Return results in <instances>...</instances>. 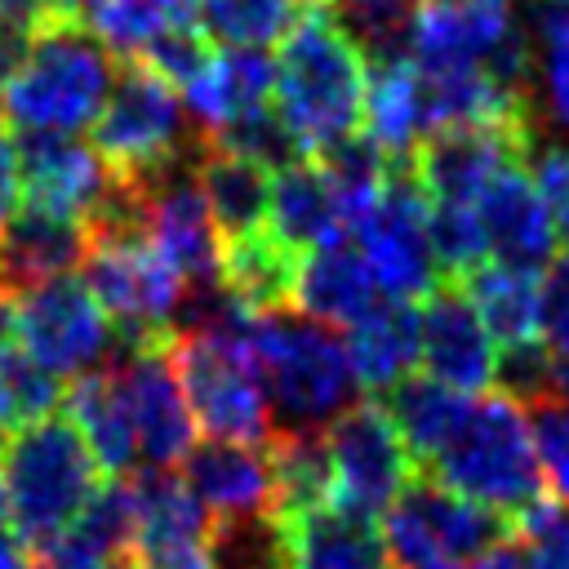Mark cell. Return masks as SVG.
I'll return each mask as SVG.
<instances>
[{
	"label": "cell",
	"instance_id": "obj_1",
	"mask_svg": "<svg viewBox=\"0 0 569 569\" xmlns=\"http://www.w3.org/2000/svg\"><path fill=\"white\" fill-rule=\"evenodd\" d=\"M249 356L267 396L276 436H325L360 400V382L338 329L302 316L298 307L253 311Z\"/></svg>",
	"mask_w": 569,
	"mask_h": 569
},
{
	"label": "cell",
	"instance_id": "obj_2",
	"mask_svg": "<svg viewBox=\"0 0 569 569\" xmlns=\"http://www.w3.org/2000/svg\"><path fill=\"white\" fill-rule=\"evenodd\" d=\"M4 529L36 560L44 556L98 489V462L67 413H49L0 440Z\"/></svg>",
	"mask_w": 569,
	"mask_h": 569
},
{
	"label": "cell",
	"instance_id": "obj_3",
	"mask_svg": "<svg viewBox=\"0 0 569 569\" xmlns=\"http://www.w3.org/2000/svg\"><path fill=\"white\" fill-rule=\"evenodd\" d=\"M422 476L440 480L445 489H453L516 525H525L538 507L551 502L529 413L520 400H511L502 391L471 396L462 427L436 453V462L422 467Z\"/></svg>",
	"mask_w": 569,
	"mask_h": 569
},
{
	"label": "cell",
	"instance_id": "obj_4",
	"mask_svg": "<svg viewBox=\"0 0 569 569\" xmlns=\"http://www.w3.org/2000/svg\"><path fill=\"white\" fill-rule=\"evenodd\" d=\"M120 58L76 18L49 22L27 62L0 84V116L13 133H80L93 129Z\"/></svg>",
	"mask_w": 569,
	"mask_h": 569
},
{
	"label": "cell",
	"instance_id": "obj_5",
	"mask_svg": "<svg viewBox=\"0 0 569 569\" xmlns=\"http://www.w3.org/2000/svg\"><path fill=\"white\" fill-rule=\"evenodd\" d=\"M365 71L356 44L307 4L276 53V107L311 156L365 124Z\"/></svg>",
	"mask_w": 569,
	"mask_h": 569
},
{
	"label": "cell",
	"instance_id": "obj_6",
	"mask_svg": "<svg viewBox=\"0 0 569 569\" xmlns=\"http://www.w3.org/2000/svg\"><path fill=\"white\" fill-rule=\"evenodd\" d=\"M516 533V520L445 489L422 471L382 516V542L396 569H467Z\"/></svg>",
	"mask_w": 569,
	"mask_h": 569
},
{
	"label": "cell",
	"instance_id": "obj_7",
	"mask_svg": "<svg viewBox=\"0 0 569 569\" xmlns=\"http://www.w3.org/2000/svg\"><path fill=\"white\" fill-rule=\"evenodd\" d=\"M204 133L191 124L182 93L142 62H120L116 84L93 120V151L124 178L191 156Z\"/></svg>",
	"mask_w": 569,
	"mask_h": 569
},
{
	"label": "cell",
	"instance_id": "obj_8",
	"mask_svg": "<svg viewBox=\"0 0 569 569\" xmlns=\"http://www.w3.org/2000/svg\"><path fill=\"white\" fill-rule=\"evenodd\" d=\"M107 320L116 325L120 347L160 342L173 333V316L182 302L178 271L156 253L147 231H107L89 236V253L76 271Z\"/></svg>",
	"mask_w": 569,
	"mask_h": 569
},
{
	"label": "cell",
	"instance_id": "obj_9",
	"mask_svg": "<svg viewBox=\"0 0 569 569\" xmlns=\"http://www.w3.org/2000/svg\"><path fill=\"white\" fill-rule=\"evenodd\" d=\"M431 200L413 173V156H396L378 200L347 227V240L360 249L378 289L391 302H418L440 284V267L427 236Z\"/></svg>",
	"mask_w": 569,
	"mask_h": 569
},
{
	"label": "cell",
	"instance_id": "obj_10",
	"mask_svg": "<svg viewBox=\"0 0 569 569\" xmlns=\"http://www.w3.org/2000/svg\"><path fill=\"white\" fill-rule=\"evenodd\" d=\"M173 373L204 440H236V445H271V413L267 396L249 356V342H222L204 333H173L169 338Z\"/></svg>",
	"mask_w": 569,
	"mask_h": 569
},
{
	"label": "cell",
	"instance_id": "obj_11",
	"mask_svg": "<svg viewBox=\"0 0 569 569\" xmlns=\"http://www.w3.org/2000/svg\"><path fill=\"white\" fill-rule=\"evenodd\" d=\"M18 347L53 378L76 382L84 373L107 369L120 351V338L89 284L71 271L18 298Z\"/></svg>",
	"mask_w": 569,
	"mask_h": 569
},
{
	"label": "cell",
	"instance_id": "obj_12",
	"mask_svg": "<svg viewBox=\"0 0 569 569\" xmlns=\"http://www.w3.org/2000/svg\"><path fill=\"white\" fill-rule=\"evenodd\" d=\"M325 453H329V476H333V502L369 520L387 516V507L418 476L409 445L400 440L396 422L373 396H360L342 418L329 422Z\"/></svg>",
	"mask_w": 569,
	"mask_h": 569
},
{
	"label": "cell",
	"instance_id": "obj_13",
	"mask_svg": "<svg viewBox=\"0 0 569 569\" xmlns=\"http://www.w3.org/2000/svg\"><path fill=\"white\" fill-rule=\"evenodd\" d=\"M107 378L116 382V396L129 413L142 467L173 471L187 458V449L196 445V418L178 387L169 338L120 347L107 365Z\"/></svg>",
	"mask_w": 569,
	"mask_h": 569
},
{
	"label": "cell",
	"instance_id": "obj_14",
	"mask_svg": "<svg viewBox=\"0 0 569 569\" xmlns=\"http://www.w3.org/2000/svg\"><path fill=\"white\" fill-rule=\"evenodd\" d=\"M18 204L93 222L116 196V169L80 133H13Z\"/></svg>",
	"mask_w": 569,
	"mask_h": 569
},
{
	"label": "cell",
	"instance_id": "obj_15",
	"mask_svg": "<svg viewBox=\"0 0 569 569\" xmlns=\"http://www.w3.org/2000/svg\"><path fill=\"white\" fill-rule=\"evenodd\" d=\"M538 129L525 120L453 124L413 147V173L431 204H476L480 191L511 164H525Z\"/></svg>",
	"mask_w": 569,
	"mask_h": 569
},
{
	"label": "cell",
	"instance_id": "obj_16",
	"mask_svg": "<svg viewBox=\"0 0 569 569\" xmlns=\"http://www.w3.org/2000/svg\"><path fill=\"white\" fill-rule=\"evenodd\" d=\"M418 333H422V373L436 382L480 396L493 387V365H498V342L489 338L485 320L476 316L467 289L458 280H440L422 302H418Z\"/></svg>",
	"mask_w": 569,
	"mask_h": 569
},
{
	"label": "cell",
	"instance_id": "obj_17",
	"mask_svg": "<svg viewBox=\"0 0 569 569\" xmlns=\"http://www.w3.org/2000/svg\"><path fill=\"white\" fill-rule=\"evenodd\" d=\"M516 13L476 0H418L405 58L422 76H485Z\"/></svg>",
	"mask_w": 569,
	"mask_h": 569
},
{
	"label": "cell",
	"instance_id": "obj_18",
	"mask_svg": "<svg viewBox=\"0 0 569 569\" xmlns=\"http://www.w3.org/2000/svg\"><path fill=\"white\" fill-rule=\"evenodd\" d=\"M182 485L200 498L213 520L280 516L276 511V467L267 445L236 440H196L178 462Z\"/></svg>",
	"mask_w": 569,
	"mask_h": 569
},
{
	"label": "cell",
	"instance_id": "obj_19",
	"mask_svg": "<svg viewBox=\"0 0 569 569\" xmlns=\"http://www.w3.org/2000/svg\"><path fill=\"white\" fill-rule=\"evenodd\" d=\"M476 222L485 231V249L489 262L511 267V271H529L538 276L551 258H556V227L551 213L529 178L525 164L502 169L476 200Z\"/></svg>",
	"mask_w": 569,
	"mask_h": 569
},
{
	"label": "cell",
	"instance_id": "obj_20",
	"mask_svg": "<svg viewBox=\"0 0 569 569\" xmlns=\"http://www.w3.org/2000/svg\"><path fill=\"white\" fill-rule=\"evenodd\" d=\"M84 253H89L84 222L18 204L0 222V293L18 302L36 284L80 271Z\"/></svg>",
	"mask_w": 569,
	"mask_h": 569
},
{
	"label": "cell",
	"instance_id": "obj_21",
	"mask_svg": "<svg viewBox=\"0 0 569 569\" xmlns=\"http://www.w3.org/2000/svg\"><path fill=\"white\" fill-rule=\"evenodd\" d=\"M382 302H387V293L378 289L373 271L365 267L360 249L347 236L298 258L289 307H298L302 316H311L329 329H351L365 316H373Z\"/></svg>",
	"mask_w": 569,
	"mask_h": 569
},
{
	"label": "cell",
	"instance_id": "obj_22",
	"mask_svg": "<svg viewBox=\"0 0 569 569\" xmlns=\"http://www.w3.org/2000/svg\"><path fill=\"white\" fill-rule=\"evenodd\" d=\"M196 182H200V196L209 204V218H213V231H218L222 249L267 231L271 173L262 164L218 147L213 138H204V147L196 156Z\"/></svg>",
	"mask_w": 569,
	"mask_h": 569
},
{
	"label": "cell",
	"instance_id": "obj_23",
	"mask_svg": "<svg viewBox=\"0 0 569 569\" xmlns=\"http://www.w3.org/2000/svg\"><path fill=\"white\" fill-rule=\"evenodd\" d=\"M276 102V58L271 49H227L213 53L209 71L182 89V107L204 138H218L231 120L253 107Z\"/></svg>",
	"mask_w": 569,
	"mask_h": 569
},
{
	"label": "cell",
	"instance_id": "obj_24",
	"mask_svg": "<svg viewBox=\"0 0 569 569\" xmlns=\"http://www.w3.org/2000/svg\"><path fill=\"white\" fill-rule=\"evenodd\" d=\"M284 533H289L293 569H387L391 565L382 525L338 502H320L284 520Z\"/></svg>",
	"mask_w": 569,
	"mask_h": 569
},
{
	"label": "cell",
	"instance_id": "obj_25",
	"mask_svg": "<svg viewBox=\"0 0 569 569\" xmlns=\"http://www.w3.org/2000/svg\"><path fill=\"white\" fill-rule=\"evenodd\" d=\"M138 538V502L129 480H102L71 529L36 556V569H102L116 556H133Z\"/></svg>",
	"mask_w": 569,
	"mask_h": 569
},
{
	"label": "cell",
	"instance_id": "obj_26",
	"mask_svg": "<svg viewBox=\"0 0 569 569\" xmlns=\"http://www.w3.org/2000/svg\"><path fill=\"white\" fill-rule=\"evenodd\" d=\"M267 236L284 244L293 258H307L320 244H333L347 236V222L338 213V200L316 169V160H298L280 173H271V209H267Z\"/></svg>",
	"mask_w": 569,
	"mask_h": 569
},
{
	"label": "cell",
	"instance_id": "obj_27",
	"mask_svg": "<svg viewBox=\"0 0 569 569\" xmlns=\"http://www.w3.org/2000/svg\"><path fill=\"white\" fill-rule=\"evenodd\" d=\"M356 382L365 396H382L387 387H396L405 373L418 369L422 356V333H418V302H382L373 316H365L360 325H351L342 333Z\"/></svg>",
	"mask_w": 569,
	"mask_h": 569
},
{
	"label": "cell",
	"instance_id": "obj_28",
	"mask_svg": "<svg viewBox=\"0 0 569 569\" xmlns=\"http://www.w3.org/2000/svg\"><path fill=\"white\" fill-rule=\"evenodd\" d=\"M373 400H382V409L396 422L400 440L409 445L418 471L436 462V453L453 440V431L462 427L467 405H471V396H462V391H453V387H445V382H436L431 373H418V369L405 373L396 387H387Z\"/></svg>",
	"mask_w": 569,
	"mask_h": 569
},
{
	"label": "cell",
	"instance_id": "obj_29",
	"mask_svg": "<svg viewBox=\"0 0 569 569\" xmlns=\"http://www.w3.org/2000/svg\"><path fill=\"white\" fill-rule=\"evenodd\" d=\"M67 418L80 427L98 471H107L111 480H129L133 471H142V458H138V440H133V427H129V413L116 396V382L107 378V369L98 373H84L67 387Z\"/></svg>",
	"mask_w": 569,
	"mask_h": 569
},
{
	"label": "cell",
	"instance_id": "obj_30",
	"mask_svg": "<svg viewBox=\"0 0 569 569\" xmlns=\"http://www.w3.org/2000/svg\"><path fill=\"white\" fill-rule=\"evenodd\" d=\"M382 151L413 156V147L427 138L422 116V76L409 58L369 62L365 71V124H360Z\"/></svg>",
	"mask_w": 569,
	"mask_h": 569
},
{
	"label": "cell",
	"instance_id": "obj_31",
	"mask_svg": "<svg viewBox=\"0 0 569 569\" xmlns=\"http://www.w3.org/2000/svg\"><path fill=\"white\" fill-rule=\"evenodd\" d=\"M525 27L533 40V116L569 138V0H529Z\"/></svg>",
	"mask_w": 569,
	"mask_h": 569
},
{
	"label": "cell",
	"instance_id": "obj_32",
	"mask_svg": "<svg viewBox=\"0 0 569 569\" xmlns=\"http://www.w3.org/2000/svg\"><path fill=\"white\" fill-rule=\"evenodd\" d=\"M458 284L467 289L476 316L485 320V329L498 347H520V342L538 338V276L485 262L471 276H462Z\"/></svg>",
	"mask_w": 569,
	"mask_h": 569
},
{
	"label": "cell",
	"instance_id": "obj_33",
	"mask_svg": "<svg viewBox=\"0 0 569 569\" xmlns=\"http://www.w3.org/2000/svg\"><path fill=\"white\" fill-rule=\"evenodd\" d=\"M80 22L116 58H138L156 36L196 27V0H84Z\"/></svg>",
	"mask_w": 569,
	"mask_h": 569
},
{
	"label": "cell",
	"instance_id": "obj_34",
	"mask_svg": "<svg viewBox=\"0 0 569 569\" xmlns=\"http://www.w3.org/2000/svg\"><path fill=\"white\" fill-rule=\"evenodd\" d=\"M311 160H316V169L325 173V182H329V191H333L338 213H342L347 227L378 200V191L387 187L391 164H396V156L382 151L365 129H356V133H347V138H338V142H329V147H320Z\"/></svg>",
	"mask_w": 569,
	"mask_h": 569
},
{
	"label": "cell",
	"instance_id": "obj_35",
	"mask_svg": "<svg viewBox=\"0 0 569 569\" xmlns=\"http://www.w3.org/2000/svg\"><path fill=\"white\" fill-rule=\"evenodd\" d=\"M302 13V0H196V27L218 49H271Z\"/></svg>",
	"mask_w": 569,
	"mask_h": 569
},
{
	"label": "cell",
	"instance_id": "obj_36",
	"mask_svg": "<svg viewBox=\"0 0 569 569\" xmlns=\"http://www.w3.org/2000/svg\"><path fill=\"white\" fill-rule=\"evenodd\" d=\"M293 276H298V258L276 244L267 231L240 244L222 249V284L249 307V311H271V307H289L293 298Z\"/></svg>",
	"mask_w": 569,
	"mask_h": 569
},
{
	"label": "cell",
	"instance_id": "obj_37",
	"mask_svg": "<svg viewBox=\"0 0 569 569\" xmlns=\"http://www.w3.org/2000/svg\"><path fill=\"white\" fill-rule=\"evenodd\" d=\"M320 9L365 62H387L405 58L418 0H320Z\"/></svg>",
	"mask_w": 569,
	"mask_h": 569
},
{
	"label": "cell",
	"instance_id": "obj_38",
	"mask_svg": "<svg viewBox=\"0 0 569 569\" xmlns=\"http://www.w3.org/2000/svg\"><path fill=\"white\" fill-rule=\"evenodd\" d=\"M67 400L62 378H53L44 365H36L22 347H0V431H22Z\"/></svg>",
	"mask_w": 569,
	"mask_h": 569
},
{
	"label": "cell",
	"instance_id": "obj_39",
	"mask_svg": "<svg viewBox=\"0 0 569 569\" xmlns=\"http://www.w3.org/2000/svg\"><path fill=\"white\" fill-rule=\"evenodd\" d=\"M213 142L227 147V151H236V156H244V160H253V164H262L267 173H280V169H289V164H298V160H311V151H307L302 138L289 129V120L280 116L276 102L244 111V116L231 120Z\"/></svg>",
	"mask_w": 569,
	"mask_h": 569
},
{
	"label": "cell",
	"instance_id": "obj_40",
	"mask_svg": "<svg viewBox=\"0 0 569 569\" xmlns=\"http://www.w3.org/2000/svg\"><path fill=\"white\" fill-rule=\"evenodd\" d=\"M427 236H431L440 280H462V276H471L476 267L489 262L485 231L476 222V204H431Z\"/></svg>",
	"mask_w": 569,
	"mask_h": 569
},
{
	"label": "cell",
	"instance_id": "obj_41",
	"mask_svg": "<svg viewBox=\"0 0 569 569\" xmlns=\"http://www.w3.org/2000/svg\"><path fill=\"white\" fill-rule=\"evenodd\" d=\"M529 427H533V445H538V462L547 476V489L556 502L569 507V400L542 396L533 405H525Z\"/></svg>",
	"mask_w": 569,
	"mask_h": 569
},
{
	"label": "cell",
	"instance_id": "obj_42",
	"mask_svg": "<svg viewBox=\"0 0 569 569\" xmlns=\"http://www.w3.org/2000/svg\"><path fill=\"white\" fill-rule=\"evenodd\" d=\"M133 62L151 67L160 80H169V84L182 93V89H191V84L209 71V62H213V44L200 36V27H178V31L156 36Z\"/></svg>",
	"mask_w": 569,
	"mask_h": 569
},
{
	"label": "cell",
	"instance_id": "obj_43",
	"mask_svg": "<svg viewBox=\"0 0 569 569\" xmlns=\"http://www.w3.org/2000/svg\"><path fill=\"white\" fill-rule=\"evenodd\" d=\"M538 342L556 365H569V249L538 271Z\"/></svg>",
	"mask_w": 569,
	"mask_h": 569
},
{
	"label": "cell",
	"instance_id": "obj_44",
	"mask_svg": "<svg viewBox=\"0 0 569 569\" xmlns=\"http://www.w3.org/2000/svg\"><path fill=\"white\" fill-rule=\"evenodd\" d=\"M525 169H529V178H533V187H538V196L551 213L556 236L569 244V142L538 138L525 156Z\"/></svg>",
	"mask_w": 569,
	"mask_h": 569
},
{
	"label": "cell",
	"instance_id": "obj_45",
	"mask_svg": "<svg viewBox=\"0 0 569 569\" xmlns=\"http://www.w3.org/2000/svg\"><path fill=\"white\" fill-rule=\"evenodd\" d=\"M0 569H36V560L18 547V538L9 529H0Z\"/></svg>",
	"mask_w": 569,
	"mask_h": 569
},
{
	"label": "cell",
	"instance_id": "obj_46",
	"mask_svg": "<svg viewBox=\"0 0 569 569\" xmlns=\"http://www.w3.org/2000/svg\"><path fill=\"white\" fill-rule=\"evenodd\" d=\"M13 333H18V302L0 293V347H9Z\"/></svg>",
	"mask_w": 569,
	"mask_h": 569
},
{
	"label": "cell",
	"instance_id": "obj_47",
	"mask_svg": "<svg viewBox=\"0 0 569 569\" xmlns=\"http://www.w3.org/2000/svg\"><path fill=\"white\" fill-rule=\"evenodd\" d=\"M44 4H49L53 18H76L80 22V13H84V0H44Z\"/></svg>",
	"mask_w": 569,
	"mask_h": 569
},
{
	"label": "cell",
	"instance_id": "obj_48",
	"mask_svg": "<svg viewBox=\"0 0 569 569\" xmlns=\"http://www.w3.org/2000/svg\"><path fill=\"white\" fill-rule=\"evenodd\" d=\"M102 569H142V565H138V556H116V560H107Z\"/></svg>",
	"mask_w": 569,
	"mask_h": 569
},
{
	"label": "cell",
	"instance_id": "obj_49",
	"mask_svg": "<svg viewBox=\"0 0 569 569\" xmlns=\"http://www.w3.org/2000/svg\"><path fill=\"white\" fill-rule=\"evenodd\" d=\"M476 4H489V9H516V4H525V0H476Z\"/></svg>",
	"mask_w": 569,
	"mask_h": 569
},
{
	"label": "cell",
	"instance_id": "obj_50",
	"mask_svg": "<svg viewBox=\"0 0 569 569\" xmlns=\"http://www.w3.org/2000/svg\"><path fill=\"white\" fill-rule=\"evenodd\" d=\"M0 525H4V489H0Z\"/></svg>",
	"mask_w": 569,
	"mask_h": 569
},
{
	"label": "cell",
	"instance_id": "obj_51",
	"mask_svg": "<svg viewBox=\"0 0 569 569\" xmlns=\"http://www.w3.org/2000/svg\"><path fill=\"white\" fill-rule=\"evenodd\" d=\"M316 4H320V0H316Z\"/></svg>",
	"mask_w": 569,
	"mask_h": 569
}]
</instances>
